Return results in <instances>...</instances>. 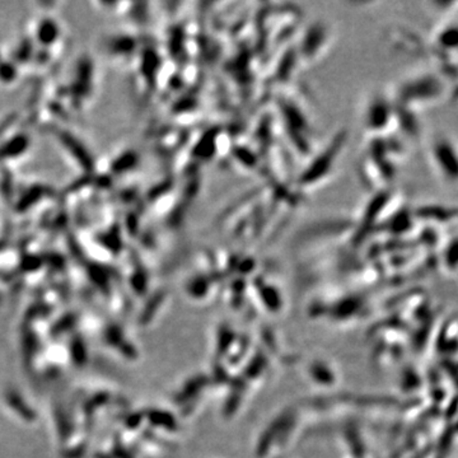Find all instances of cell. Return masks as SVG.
<instances>
[{
  "label": "cell",
  "mask_w": 458,
  "mask_h": 458,
  "mask_svg": "<svg viewBox=\"0 0 458 458\" xmlns=\"http://www.w3.org/2000/svg\"><path fill=\"white\" fill-rule=\"evenodd\" d=\"M434 171L448 186H458V143L449 136L434 139L429 150Z\"/></svg>",
  "instance_id": "cell-1"
},
{
  "label": "cell",
  "mask_w": 458,
  "mask_h": 458,
  "mask_svg": "<svg viewBox=\"0 0 458 458\" xmlns=\"http://www.w3.org/2000/svg\"><path fill=\"white\" fill-rule=\"evenodd\" d=\"M402 101L408 106L434 104L443 93V86L433 75H423L408 81L402 87Z\"/></svg>",
  "instance_id": "cell-2"
},
{
  "label": "cell",
  "mask_w": 458,
  "mask_h": 458,
  "mask_svg": "<svg viewBox=\"0 0 458 458\" xmlns=\"http://www.w3.org/2000/svg\"><path fill=\"white\" fill-rule=\"evenodd\" d=\"M415 217L418 220H427L431 221H454L458 218V208H445V206H425L416 210Z\"/></svg>",
  "instance_id": "cell-3"
},
{
  "label": "cell",
  "mask_w": 458,
  "mask_h": 458,
  "mask_svg": "<svg viewBox=\"0 0 458 458\" xmlns=\"http://www.w3.org/2000/svg\"><path fill=\"white\" fill-rule=\"evenodd\" d=\"M436 43L440 51L458 52V25H447L437 32Z\"/></svg>",
  "instance_id": "cell-4"
}]
</instances>
